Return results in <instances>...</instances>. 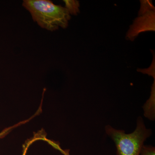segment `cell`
Masks as SVG:
<instances>
[{"mask_svg":"<svg viewBox=\"0 0 155 155\" xmlns=\"http://www.w3.org/2000/svg\"><path fill=\"white\" fill-rule=\"evenodd\" d=\"M22 5L29 11L35 22L41 28L51 31L60 27L66 28L71 18L66 8L49 0H25Z\"/></svg>","mask_w":155,"mask_h":155,"instance_id":"1","label":"cell"},{"mask_svg":"<svg viewBox=\"0 0 155 155\" xmlns=\"http://www.w3.org/2000/svg\"><path fill=\"white\" fill-rule=\"evenodd\" d=\"M107 135L115 143L117 155H140L144 142L152 134L147 128L141 116L137 117L136 127L131 133H125L123 130L117 129L108 125L105 127Z\"/></svg>","mask_w":155,"mask_h":155,"instance_id":"2","label":"cell"},{"mask_svg":"<svg viewBox=\"0 0 155 155\" xmlns=\"http://www.w3.org/2000/svg\"><path fill=\"white\" fill-rule=\"evenodd\" d=\"M45 137H44L43 134H36L31 139L28 140L27 141L25 142V144L23 146V151H22V155H26L27 150H28V147L30 146L31 143H33L35 141L38 140H45Z\"/></svg>","mask_w":155,"mask_h":155,"instance_id":"3","label":"cell"},{"mask_svg":"<svg viewBox=\"0 0 155 155\" xmlns=\"http://www.w3.org/2000/svg\"><path fill=\"white\" fill-rule=\"evenodd\" d=\"M64 2L66 4V8L68 10L70 14H77L79 7L78 2L75 1H64Z\"/></svg>","mask_w":155,"mask_h":155,"instance_id":"4","label":"cell"},{"mask_svg":"<svg viewBox=\"0 0 155 155\" xmlns=\"http://www.w3.org/2000/svg\"><path fill=\"white\" fill-rule=\"evenodd\" d=\"M140 155H155V147L150 145H143L140 151Z\"/></svg>","mask_w":155,"mask_h":155,"instance_id":"5","label":"cell"},{"mask_svg":"<svg viewBox=\"0 0 155 155\" xmlns=\"http://www.w3.org/2000/svg\"><path fill=\"white\" fill-rule=\"evenodd\" d=\"M29 121V120H25V121H23V122H19L17 124H16V125H14V126H11V127H7L5 129H4L0 133V139L4 138V137L6 136V135H8V134L12 130V129H14L15 127H17V126H19V125H22V124H24L25 122H27Z\"/></svg>","mask_w":155,"mask_h":155,"instance_id":"6","label":"cell"}]
</instances>
